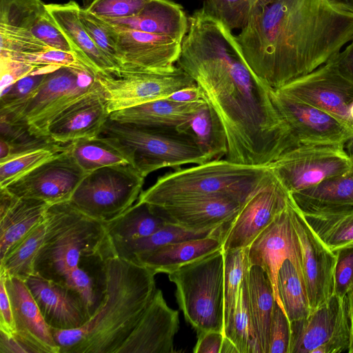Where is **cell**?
Returning a JSON list of instances; mask_svg holds the SVG:
<instances>
[{
  "mask_svg": "<svg viewBox=\"0 0 353 353\" xmlns=\"http://www.w3.org/2000/svg\"><path fill=\"white\" fill-rule=\"evenodd\" d=\"M176 65L194 80L218 115L227 139L225 159L267 166L298 146L271 88L250 69L236 36L202 8L188 17Z\"/></svg>",
  "mask_w": 353,
  "mask_h": 353,
  "instance_id": "obj_1",
  "label": "cell"
},
{
  "mask_svg": "<svg viewBox=\"0 0 353 353\" xmlns=\"http://www.w3.org/2000/svg\"><path fill=\"white\" fill-rule=\"evenodd\" d=\"M236 39L252 72L276 90L326 63L353 37V12L325 0H274Z\"/></svg>",
  "mask_w": 353,
  "mask_h": 353,
  "instance_id": "obj_2",
  "label": "cell"
},
{
  "mask_svg": "<svg viewBox=\"0 0 353 353\" xmlns=\"http://www.w3.org/2000/svg\"><path fill=\"white\" fill-rule=\"evenodd\" d=\"M103 303L81 327L51 331L60 353H118L151 301L156 275L116 255L105 261Z\"/></svg>",
  "mask_w": 353,
  "mask_h": 353,
  "instance_id": "obj_3",
  "label": "cell"
},
{
  "mask_svg": "<svg viewBox=\"0 0 353 353\" xmlns=\"http://www.w3.org/2000/svg\"><path fill=\"white\" fill-rule=\"evenodd\" d=\"M46 230L34 263V274L60 283L88 257L115 255L103 222L85 214L70 201L51 204Z\"/></svg>",
  "mask_w": 353,
  "mask_h": 353,
  "instance_id": "obj_4",
  "label": "cell"
},
{
  "mask_svg": "<svg viewBox=\"0 0 353 353\" xmlns=\"http://www.w3.org/2000/svg\"><path fill=\"white\" fill-rule=\"evenodd\" d=\"M272 175L267 166L212 159L159 176L138 202L159 206L184 199L226 195L245 202Z\"/></svg>",
  "mask_w": 353,
  "mask_h": 353,
  "instance_id": "obj_5",
  "label": "cell"
},
{
  "mask_svg": "<svg viewBox=\"0 0 353 353\" xmlns=\"http://www.w3.org/2000/svg\"><path fill=\"white\" fill-rule=\"evenodd\" d=\"M99 135L114 141L145 178L159 169L212 160L188 135L175 128H155L105 122Z\"/></svg>",
  "mask_w": 353,
  "mask_h": 353,
  "instance_id": "obj_6",
  "label": "cell"
},
{
  "mask_svg": "<svg viewBox=\"0 0 353 353\" xmlns=\"http://www.w3.org/2000/svg\"><path fill=\"white\" fill-rule=\"evenodd\" d=\"M223 273L221 249L168 274L178 305L197 336L211 330L224 334Z\"/></svg>",
  "mask_w": 353,
  "mask_h": 353,
  "instance_id": "obj_7",
  "label": "cell"
},
{
  "mask_svg": "<svg viewBox=\"0 0 353 353\" xmlns=\"http://www.w3.org/2000/svg\"><path fill=\"white\" fill-rule=\"evenodd\" d=\"M145 177L131 165H116L88 173L70 202L90 217L108 221L137 201Z\"/></svg>",
  "mask_w": 353,
  "mask_h": 353,
  "instance_id": "obj_8",
  "label": "cell"
},
{
  "mask_svg": "<svg viewBox=\"0 0 353 353\" xmlns=\"http://www.w3.org/2000/svg\"><path fill=\"white\" fill-rule=\"evenodd\" d=\"M96 86L94 73L88 67H61L46 74L36 94L19 112L1 117L23 125L34 136L48 138L50 123Z\"/></svg>",
  "mask_w": 353,
  "mask_h": 353,
  "instance_id": "obj_9",
  "label": "cell"
},
{
  "mask_svg": "<svg viewBox=\"0 0 353 353\" xmlns=\"http://www.w3.org/2000/svg\"><path fill=\"white\" fill-rule=\"evenodd\" d=\"M94 79L109 114L166 98L179 90L196 85L176 65L173 70L161 72L121 70L97 72Z\"/></svg>",
  "mask_w": 353,
  "mask_h": 353,
  "instance_id": "obj_10",
  "label": "cell"
},
{
  "mask_svg": "<svg viewBox=\"0 0 353 353\" xmlns=\"http://www.w3.org/2000/svg\"><path fill=\"white\" fill-rule=\"evenodd\" d=\"M268 167L292 194L348 172L353 168V160L344 145H299Z\"/></svg>",
  "mask_w": 353,
  "mask_h": 353,
  "instance_id": "obj_11",
  "label": "cell"
},
{
  "mask_svg": "<svg viewBox=\"0 0 353 353\" xmlns=\"http://www.w3.org/2000/svg\"><path fill=\"white\" fill-rule=\"evenodd\" d=\"M289 353H341L350 346L346 296L333 294L310 314L290 322Z\"/></svg>",
  "mask_w": 353,
  "mask_h": 353,
  "instance_id": "obj_12",
  "label": "cell"
},
{
  "mask_svg": "<svg viewBox=\"0 0 353 353\" xmlns=\"http://www.w3.org/2000/svg\"><path fill=\"white\" fill-rule=\"evenodd\" d=\"M290 194L273 174L245 202L222 234L223 252L249 248L288 205Z\"/></svg>",
  "mask_w": 353,
  "mask_h": 353,
  "instance_id": "obj_13",
  "label": "cell"
},
{
  "mask_svg": "<svg viewBox=\"0 0 353 353\" xmlns=\"http://www.w3.org/2000/svg\"><path fill=\"white\" fill-rule=\"evenodd\" d=\"M276 90L330 114L353 130L350 113L353 84L338 72L330 61Z\"/></svg>",
  "mask_w": 353,
  "mask_h": 353,
  "instance_id": "obj_14",
  "label": "cell"
},
{
  "mask_svg": "<svg viewBox=\"0 0 353 353\" xmlns=\"http://www.w3.org/2000/svg\"><path fill=\"white\" fill-rule=\"evenodd\" d=\"M272 101L299 145H345L353 130L330 114L271 88Z\"/></svg>",
  "mask_w": 353,
  "mask_h": 353,
  "instance_id": "obj_15",
  "label": "cell"
},
{
  "mask_svg": "<svg viewBox=\"0 0 353 353\" xmlns=\"http://www.w3.org/2000/svg\"><path fill=\"white\" fill-rule=\"evenodd\" d=\"M301 250V272L311 311L334 294L336 257L311 229L291 196L288 204Z\"/></svg>",
  "mask_w": 353,
  "mask_h": 353,
  "instance_id": "obj_16",
  "label": "cell"
},
{
  "mask_svg": "<svg viewBox=\"0 0 353 353\" xmlns=\"http://www.w3.org/2000/svg\"><path fill=\"white\" fill-rule=\"evenodd\" d=\"M86 174L76 163L69 147L2 189L17 197L36 199L54 204L70 201Z\"/></svg>",
  "mask_w": 353,
  "mask_h": 353,
  "instance_id": "obj_17",
  "label": "cell"
},
{
  "mask_svg": "<svg viewBox=\"0 0 353 353\" xmlns=\"http://www.w3.org/2000/svg\"><path fill=\"white\" fill-rule=\"evenodd\" d=\"M114 26L118 32L117 50L119 70L161 72L176 67L181 40Z\"/></svg>",
  "mask_w": 353,
  "mask_h": 353,
  "instance_id": "obj_18",
  "label": "cell"
},
{
  "mask_svg": "<svg viewBox=\"0 0 353 353\" xmlns=\"http://www.w3.org/2000/svg\"><path fill=\"white\" fill-rule=\"evenodd\" d=\"M248 256L250 265L263 269L272 285L275 300L283 310L277 289L279 268L285 260L289 259L302 274L300 242L288 205L250 245Z\"/></svg>",
  "mask_w": 353,
  "mask_h": 353,
  "instance_id": "obj_19",
  "label": "cell"
},
{
  "mask_svg": "<svg viewBox=\"0 0 353 353\" xmlns=\"http://www.w3.org/2000/svg\"><path fill=\"white\" fill-rule=\"evenodd\" d=\"M179 314L166 303L162 291L155 292L137 324L118 353L174 352L179 329Z\"/></svg>",
  "mask_w": 353,
  "mask_h": 353,
  "instance_id": "obj_20",
  "label": "cell"
},
{
  "mask_svg": "<svg viewBox=\"0 0 353 353\" xmlns=\"http://www.w3.org/2000/svg\"><path fill=\"white\" fill-rule=\"evenodd\" d=\"M244 203L232 196L214 195L151 206L169 223L190 230H204L226 227Z\"/></svg>",
  "mask_w": 353,
  "mask_h": 353,
  "instance_id": "obj_21",
  "label": "cell"
},
{
  "mask_svg": "<svg viewBox=\"0 0 353 353\" xmlns=\"http://www.w3.org/2000/svg\"><path fill=\"white\" fill-rule=\"evenodd\" d=\"M24 282L50 328H79L90 319L76 291L36 274L30 275Z\"/></svg>",
  "mask_w": 353,
  "mask_h": 353,
  "instance_id": "obj_22",
  "label": "cell"
},
{
  "mask_svg": "<svg viewBox=\"0 0 353 353\" xmlns=\"http://www.w3.org/2000/svg\"><path fill=\"white\" fill-rule=\"evenodd\" d=\"M46 12V4L41 0H0V53L19 54L52 49L31 31Z\"/></svg>",
  "mask_w": 353,
  "mask_h": 353,
  "instance_id": "obj_23",
  "label": "cell"
},
{
  "mask_svg": "<svg viewBox=\"0 0 353 353\" xmlns=\"http://www.w3.org/2000/svg\"><path fill=\"white\" fill-rule=\"evenodd\" d=\"M104 99L97 86L61 112L49 125L47 137L58 143L99 136L109 119Z\"/></svg>",
  "mask_w": 353,
  "mask_h": 353,
  "instance_id": "obj_24",
  "label": "cell"
},
{
  "mask_svg": "<svg viewBox=\"0 0 353 353\" xmlns=\"http://www.w3.org/2000/svg\"><path fill=\"white\" fill-rule=\"evenodd\" d=\"M5 278L15 325V334L35 353H60L51 328L46 322L23 280L0 271Z\"/></svg>",
  "mask_w": 353,
  "mask_h": 353,
  "instance_id": "obj_25",
  "label": "cell"
},
{
  "mask_svg": "<svg viewBox=\"0 0 353 353\" xmlns=\"http://www.w3.org/2000/svg\"><path fill=\"white\" fill-rule=\"evenodd\" d=\"M46 8L70 43L72 52L86 67L94 74L119 70L86 32L79 17L81 8L75 1L46 4Z\"/></svg>",
  "mask_w": 353,
  "mask_h": 353,
  "instance_id": "obj_26",
  "label": "cell"
},
{
  "mask_svg": "<svg viewBox=\"0 0 353 353\" xmlns=\"http://www.w3.org/2000/svg\"><path fill=\"white\" fill-rule=\"evenodd\" d=\"M0 196V259L45 216L51 205L44 201L19 198L4 189Z\"/></svg>",
  "mask_w": 353,
  "mask_h": 353,
  "instance_id": "obj_27",
  "label": "cell"
},
{
  "mask_svg": "<svg viewBox=\"0 0 353 353\" xmlns=\"http://www.w3.org/2000/svg\"><path fill=\"white\" fill-rule=\"evenodd\" d=\"M105 20L121 28L171 36L181 41L188 29V17L183 7L172 0H152L135 15Z\"/></svg>",
  "mask_w": 353,
  "mask_h": 353,
  "instance_id": "obj_28",
  "label": "cell"
},
{
  "mask_svg": "<svg viewBox=\"0 0 353 353\" xmlns=\"http://www.w3.org/2000/svg\"><path fill=\"white\" fill-rule=\"evenodd\" d=\"M179 103L168 98L147 102L110 114L113 121L155 128H176L188 121L204 103Z\"/></svg>",
  "mask_w": 353,
  "mask_h": 353,
  "instance_id": "obj_29",
  "label": "cell"
},
{
  "mask_svg": "<svg viewBox=\"0 0 353 353\" xmlns=\"http://www.w3.org/2000/svg\"><path fill=\"white\" fill-rule=\"evenodd\" d=\"M222 235L177 241L138 256L132 262L155 274H170L181 266L222 248Z\"/></svg>",
  "mask_w": 353,
  "mask_h": 353,
  "instance_id": "obj_30",
  "label": "cell"
},
{
  "mask_svg": "<svg viewBox=\"0 0 353 353\" xmlns=\"http://www.w3.org/2000/svg\"><path fill=\"white\" fill-rule=\"evenodd\" d=\"M290 196L303 214L353 208V168Z\"/></svg>",
  "mask_w": 353,
  "mask_h": 353,
  "instance_id": "obj_31",
  "label": "cell"
},
{
  "mask_svg": "<svg viewBox=\"0 0 353 353\" xmlns=\"http://www.w3.org/2000/svg\"><path fill=\"white\" fill-rule=\"evenodd\" d=\"M247 286L252 321L263 353H268L269 333L276 302L271 282L263 269L249 266Z\"/></svg>",
  "mask_w": 353,
  "mask_h": 353,
  "instance_id": "obj_32",
  "label": "cell"
},
{
  "mask_svg": "<svg viewBox=\"0 0 353 353\" xmlns=\"http://www.w3.org/2000/svg\"><path fill=\"white\" fill-rule=\"evenodd\" d=\"M176 129L190 137L212 159L225 157L228 144L225 130L218 115L205 101L188 121Z\"/></svg>",
  "mask_w": 353,
  "mask_h": 353,
  "instance_id": "obj_33",
  "label": "cell"
},
{
  "mask_svg": "<svg viewBox=\"0 0 353 353\" xmlns=\"http://www.w3.org/2000/svg\"><path fill=\"white\" fill-rule=\"evenodd\" d=\"M168 223L150 205L137 201L104 224L112 241L116 242L148 236Z\"/></svg>",
  "mask_w": 353,
  "mask_h": 353,
  "instance_id": "obj_34",
  "label": "cell"
},
{
  "mask_svg": "<svg viewBox=\"0 0 353 353\" xmlns=\"http://www.w3.org/2000/svg\"><path fill=\"white\" fill-rule=\"evenodd\" d=\"M223 228L194 230L168 222L148 236L130 241L112 242V245L116 256L133 261L138 256L168 244L213 234L222 235Z\"/></svg>",
  "mask_w": 353,
  "mask_h": 353,
  "instance_id": "obj_35",
  "label": "cell"
},
{
  "mask_svg": "<svg viewBox=\"0 0 353 353\" xmlns=\"http://www.w3.org/2000/svg\"><path fill=\"white\" fill-rule=\"evenodd\" d=\"M70 153L79 166L89 173L116 165H131L123 150L112 140L99 135L70 143Z\"/></svg>",
  "mask_w": 353,
  "mask_h": 353,
  "instance_id": "obj_36",
  "label": "cell"
},
{
  "mask_svg": "<svg viewBox=\"0 0 353 353\" xmlns=\"http://www.w3.org/2000/svg\"><path fill=\"white\" fill-rule=\"evenodd\" d=\"M303 215L315 234L331 251L353 245V208Z\"/></svg>",
  "mask_w": 353,
  "mask_h": 353,
  "instance_id": "obj_37",
  "label": "cell"
},
{
  "mask_svg": "<svg viewBox=\"0 0 353 353\" xmlns=\"http://www.w3.org/2000/svg\"><path fill=\"white\" fill-rule=\"evenodd\" d=\"M46 230L44 216L0 259V271L23 281L34 274V260L43 242Z\"/></svg>",
  "mask_w": 353,
  "mask_h": 353,
  "instance_id": "obj_38",
  "label": "cell"
},
{
  "mask_svg": "<svg viewBox=\"0 0 353 353\" xmlns=\"http://www.w3.org/2000/svg\"><path fill=\"white\" fill-rule=\"evenodd\" d=\"M277 289L290 322L307 317L311 308L302 274L295 264L286 259L277 274Z\"/></svg>",
  "mask_w": 353,
  "mask_h": 353,
  "instance_id": "obj_39",
  "label": "cell"
},
{
  "mask_svg": "<svg viewBox=\"0 0 353 353\" xmlns=\"http://www.w3.org/2000/svg\"><path fill=\"white\" fill-rule=\"evenodd\" d=\"M224 335L235 344L239 353H263L250 310L247 276L241 288L236 310L225 327Z\"/></svg>",
  "mask_w": 353,
  "mask_h": 353,
  "instance_id": "obj_40",
  "label": "cell"
},
{
  "mask_svg": "<svg viewBox=\"0 0 353 353\" xmlns=\"http://www.w3.org/2000/svg\"><path fill=\"white\" fill-rule=\"evenodd\" d=\"M0 132V163L54 143L34 136L23 125L2 117Z\"/></svg>",
  "mask_w": 353,
  "mask_h": 353,
  "instance_id": "obj_41",
  "label": "cell"
},
{
  "mask_svg": "<svg viewBox=\"0 0 353 353\" xmlns=\"http://www.w3.org/2000/svg\"><path fill=\"white\" fill-rule=\"evenodd\" d=\"M248 248L224 253V323L225 327L238 304L241 288L250 266Z\"/></svg>",
  "mask_w": 353,
  "mask_h": 353,
  "instance_id": "obj_42",
  "label": "cell"
},
{
  "mask_svg": "<svg viewBox=\"0 0 353 353\" xmlns=\"http://www.w3.org/2000/svg\"><path fill=\"white\" fill-rule=\"evenodd\" d=\"M274 0H203L202 9L232 31L241 30L252 15Z\"/></svg>",
  "mask_w": 353,
  "mask_h": 353,
  "instance_id": "obj_43",
  "label": "cell"
},
{
  "mask_svg": "<svg viewBox=\"0 0 353 353\" xmlns=\"http://www.w3.org/2000/svg\"><path fill=\"white\" fill-rule=\"evenodd\" d=\"M70 144L53 143L0 163V189L65 152Z\"/></svg>",
  "mask_w": 353,
  "mask_h": 353,
  "instance_id": "obj_44",
  "label": "cell"
},
{
  "mask_svg": "<svg viewBox=\"0 0 353 353\" xmlns=\"http://www.w3.org/2000/svg\"><path fill=\"white\" fill-rule=\"evenodd\" d=\"M48 73H32L1 91V116L10 117L19 112L36 94Z\"/></svg>",
  "mask_w": 353,
  "mask_h": 353,
  "instance_id": "obj_45",
  "label": "cell"
},
{
  "mask_svg": "<svg viewBox=\"0 0 353 353\" xmlns=\"http://www.w3.org/2000/svg\"><path fill=\"white\" fill-rule=\"evenodd\" d=\"M79 17L84 28L96 46L120 69L117 59L118 32L116 27L85 8H80Z\"/></svg>",
  "mask_w": 353,
  "mask_h": 353,
  "instance_id": "obj_46",
  "label": "cell"
},
{
  "mask_svg": "<svg viewBox=\"0 0 353 353\" xmlns=\"http://www.w3.org/2000/svg\"><path fill=\"white\" fill-rule=\"evenodd\" d=\"M34 67L37 70L43 68L58 69L61 67L80 68L85 66L72 52L49 49L41 52L0 54Z\"/></svg>",
  "mask_w": 353,
  "mask_h": 353,
  "instance_id": "obj_47",
  "label": "cell"
},
{
  "mask_svg": "<svg viewBox=\"0 0 353 353\" xmlns=\"http://www.w3.org/2000/svg\"><path fill=\"white\" fill-rule=\"evenodd\" d=\"M152 0H92L87 10L104 19L130 17L139 13Z\"/></svg>",
  "mask_w": 353,
  "mask_h": 353,
  "instance_id": "obj_48",
  "label": "cell"
},
{
  "mask_svg": "<svg viewBox=\"0 0 353 353\" xmlns=\"http://www.w3.org/2000/svg\"><path fill=\"white\" fill-rule=\"evenodd\" d=\"M334 294L344 299L353 290V245L334 251Z\"/></svg>",
  "mask_w": 353,
  "mask_h": 353,
  "instance_id": "obj_49",
  "label": "cell"
},
{
  "mask_svg": "<svg viewBox=\"0 0 353 353\" xmlns=\"http://www.w3.org/2000/svg\"><path fill=\"white\" fill-rule=\"evenodd\" d=\"M290 338V322L276 301L270 327L268 353H289Z\"/></svg>",
  "mask_w": 353,
  "mask_h": 353,
  "instance_id": "obj_50",
  "label": "cell"
},
{
  "mask_svg": "<svg viewBox=\"0 0 353 353\" xmlns=\"http://www.w3.org/2000/svg\"><path fill=\"white\" fill-rule=\"evenodd\" d=\"M31 31L37 39L50 48L72 52L70 43L48 10L38 19Z\"/></svg>",
  "mask_w": 353,
  "mask_h": 353,
  "instance_id": "obj_51",
  "label": "cell"
},
{
  "mask_svg": "<svg viewBox=\"0 0 353 353\" xmlns=\"http://www.w3.org/2000/svg\"><path fill=\"white\" fill-rule=\"evenodd\" d=\"M0 62L1 92L19 79L37 71L30 65L8 57H0Z\"/></svg>",
  "mask_w": 353,
  "mask_h": 353,
  "instance_id": "obj_52",
  "label": "cell"
},
{
  "mask_svg": "<svg viewBox=\"0 0 353 353\" xmlns=\"http://www.w3.org/2000/svg\"><path fill=\"white\" fill-rule=\"evenodd\" d=\"M0 331L9 334L16 332L11 302L2 274H0Z\"/></svg>",
  "mask_w": 353,
  "mask_h": 353,
  "instance_id": "obj_53",
  "label": "cell"
},
{
  "mask_svg": "<svg viewBox=\"0 0 353 353\" xmlns=\"http://www.w3.org/2000/svg\"><path fill=\"white\" fill-rule=\"evenodd\" d=\"M224 334L219 331H208L197 336L193 349L194 353H221Z\"/></svg>",
  "mask_w": 353,
  "mask_h": 353,
  "instance_id": "obj_54",
  "label": "cell"
},
{
  "mask_svg": "<svg viewBox=\"0 0 353 353\" xmlns=\"http://www.w3.org/2000/svg\"><path fill=\"white\" fill-rule=\"evenodd\" d=\"M344 50L340 51L330 61L338 72L353 84V37Z\"/></svg>",
  "mask_w": 353,
  "mask_h": 353,
  "instance_id": "obj_55",
  "label": "cell"
},
{
  "mask_svg": "<svg viewBox=\"0 0 353 353\" xmlns=\"http://www.w3.org/2000/svg\"><path fill=\"white\" fill-rule=\"evenodd\" d=\"M0 353H35L33 349L15 334L0 331Z\"/></svg>",
  "mask_w": 353,
  "mask_h": 353,
  "instance_id": "obj_56",
  "label": "cell"
},
{
  "mask_svg": "<svg viewBox=\"0 0 353 353\" xmlns=\"http://www.w3.org/2000/svg\"><path fill=\"white\" fill-rule=\"evenodd\" d=\"M169 100L179 103H193L203 99L202 92L196 85L179 90L168 97Z\"/></svg>",
  "mask_w": 353,
  "mask_h": 353,
  "instance_id": "obj_57",
  "label": "cell"
},
{
  "mask_svg": "<svg viewBox=\"0 0 353 353\" xmlns=\"http://www.w3.org/2000/svg\"><path fill=\"white\" fill-rule=\"evenodd\" d=\"M347 305V310L350 318V334H351V340H350V346L348 350L349 353H353V290L349 292V293L346 296Z\"/></svg>",
  "mask_w": 353,
  "mask_h": 353,
  "instance_id": "obj_58",
  "label": "cell"
},
{
  "mask_svg": "<svg viewBox=\"0 0 353 353\" xmlns=\"http://www.w3.org/2000/svg\"><path fill=\"white\" fill-rule=\"evenodd\" d=\"M334 8L353 12V0H325Z\"/></svg>",
  "mask_w": 353,
  "mask_h": 353,
  "instance_id": "obj_59",
  "label": "cell"
},
{
  "mask_svg": "<svg viewBox=\"0 0 353 353\" xmlns=\"http://www.w3.org/2000/svg\"><path fill=\"white\" fill-rule=\"evenodd\" d=\"M221 353H239L235 344L227 336H224Z\"/></svg>",
  "mask_w": 353,
  "mask_h": 353,
  "instance_id": "obj_60",
  "label": "cell"
},
{
  "mask_svg": "<svg viewBox=\"0 0 353 353\" xmlns=\"http://www.w3.org/2000/svg\"><path fill=\"white\" fill-rule=\"evenodd\" d=\"M344 147L349 156L353 160V137L345 143Z\"/></svg>",
  "mask_w": 353,
  "mask_h": 353,
  "instance_id": "obj_61",
  "label": "cell"
},
{
  "mask_svg": "<svg viewBox=\"0 0 353 353\" xmlns=\"http://www.w3.org/2000/svg\"><path fill=\"white\" fill-rule=\"evenodd\" d=\"M350 113L351 118L353 120V103L351 105Z\"/></svg>",
  "mask_w": 353,
  "mask_h": 353,
  "instance_id": "obj_62",
  "label": "cell"
}]
</instances>
